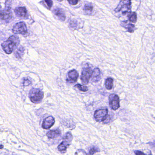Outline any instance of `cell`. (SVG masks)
Returning <instances> with one entry per match:
<instances>
[{
  "mask_svg": "<svg viewBox=\"0 0 155 155\" xmlns=\"http://www.w3.org/2000/svg\"><path fill=\"white\" fill-rule=\"evenodd\" d=\"M20 43L18 37L13 35L9 37L7 41L3 42L1 46L4 51L8 54H10L18 46Z\"/></svg>",
  "mask_w": 155,
  "mask_h": 155,
  "instance_id": "6da1fadb",
  "label": "cell"
},
{
  "mask_svg": "<svg viewBox=\"0 0 155 155\" xmlns=\"http://www.w3.org/2000/svg\"><path fill=\"white\" fill-rule=\"evenodd\" d=\"M132 0H121L114 11L116 13H121L122 15L130 13L132 9Z\"/></svg>",
  "mask_w": 155,
  "mask_h": 155,
  "instance_id": "7a4b0ae2",
  "label": "cell"
},
{
  "mask_svg": "<svg viewBox=\"0 0 155 155\" xmlns=\"http://www.w3.org/2000/svg\"><path fill=\"white\" fill-rule=\"evenodd\" d=\"M108 113V111L107 109H99L95 111L94 116L96 121L103 122L106 124L108 123L111 120Z\"/></svg>",
  "mask_w": 155,
  "mask_h": 155,
  "instance_id": "3957f363",
  "label": "cell"
},
{
  "mask_svg": "<svg viewBox=\"0 0 155 155\" xmlns=\"http://www.w3.org/2000/svg\"><path fill=\"white\" fill-rule=\"evenodd\" d=\"M29 96L32 102L35 104H38L43 99L44 93L39 89L32 88L29 92Z\"/></svg>",
  "mask_w": 155,
  "mask_h": 155,
  "instance_id": "277c9868",
  "label": "cell"
},
{
  "mask_svg": "<svg viewBox=\"0 0 155 155\" xmlns=\"http://www.w3.org/2000/svg\"><path fill=\"white\" fill-rule=\"evenodd\" d=\"M72 139L73 137L72 134L70 133H67L63 137V142L58 147V150L61 152L65 151L71 145Z\"/></svg>",
  "mask_w": 155,
  "mask_h": 155,
  "instance_id": "5b68a950",
  "label": "cell"
},
{
  "mask_svg": "<svg viewBox=\"0 0 155 155\" xmlns=\"http://www.w3.org/2000/svg\"><path fill=\"white\" fill-rule=\"evenodd\" d=\"M93 70L90 67L86 66L83 68L81 76V82L84 85H86L88 83L90 79L93 75Z\"/></svg>",
  "mask_w": 155,
  "mask_h": 155,
  "instance_id": "8992f818",
  "label": "cell"
},
{
  "mask_svg": "<svg viewBox=\"0 0 155 155\" xmlns=\"http://www.w3.org/2000/svg\"><path fill=\"white\" fill-rule=\"evenodd\" d=\"M13 18L11 8L8 4V1H6L5 9L1 11V19L3 22H8Z\"/></svg>",
  "mask_w": 155,
  "mask_h": 155,
  "instance_id": "52a82bcc",
  "label": "cell"
},
{
  "mask_svg": "<svg viewBox=\"0 0 155 155\" xmlns=\"http://www.w3.org/2000/svg\"><path fill=\"white\" fill-rule=\"evenodd\" d=\"M13 32L15 34L25 35L27 32V26L24 22H20L15 24L13 27Z\"/></svg>",
  "mask_w": 155,
  "mask_h": 155,
  "instance_id": "ba28073f",
  "label": "cell"
},
{
  "mask_svg": "<svg viewBox=\"0 0 155 155\" xmlns=\"http://www.w3.org/2000/svg\"><path fill=\"white\" fill-rule=\"evenodd\" d=\"M109 103L112 109L114 111L117 110L120 107L119 97L115 94L110 95L109 97Z\"/></svg>",
  "mask_w": 155,
  "mask_h": 155,
  "instance_id": "9c48e42d",
  "label": "cell"
},
{
  "mask_svg": "<svg viewBox=\"0 0 155 155\" xmlns=\"http://www.w3.org/2000/svg\"><path fill=\"white\" fill-rule=\"evenodd\" d=\"M55 120L54 118L52 116L46 117L43 121L42 124V128L44 129H49L54 124Z\"/></svg>",
  "mask_w": 155,
  "mask_h": 155,
  "instance_id": "30bf717a",
  "label": "cell"
},
{
  "mask_svg": "<svg viewBox=\"0 0 155 155\" xmlns=\"http://www.w3.org/2000/svg\"><path fill=\"white\" fill-rule=\"evenodd\" d=\"M79 74L76 70H72L68 72V77L67 78V82L69 83H74L77 81Z\"/></svg>",
  "mask_w": 155,
  "mask_h": 155,
  "instance_id": "8fae6325",
  "label": "cell"
},
{
  "mask_svg": "<svg viewBox=\"0 0 155 155\" xmlns=\"http://www.w3.org/2000/svg\"><path fill=\"white\" fill-rule=\"evenodd\" d=\"M14 11L18 17L22 18H27L29 16L27 11L25 7H18L15 9Z\"/></svg>",
  "mask_w": 155,
  "mask_h": 155,
  "instance_id": "7c38bea8",
  "label": "cell"
},
{
  "mask_svg": "<svg viewBox=\"0 0 155 155\" xmlns=\"http://www.w3.org/2000/svg\"><path fill=\"white\" fill-rule=\"evenodd\" d=\"M130 22H129L128 21H123V22H121V25L122 27L126 29L128 32L133 33L135 30H136V28L134 25H133V24Z\"/></svg>",
  "mask_w": 155,
  "mask_h": 155,
  "instance_id": "4fadbf2b",
  "label": "cell"
},
{
  "mask_svg": "<svg viewBox=\"0 0 155 155\" xmlns=\"http://www.w3.org/2000/svg\"><path fill=\"white\" fill-rule=\"evenodd\" d=\"M53 11L54 14L58 18L60 21L62 22L65 21L66 16L62 10L59 8H57L54 9Z\"/></svg>",
  "mask_w": 155,
  "mask_h": 155,
  "instance_id": "5bb4252c",
  "label": "cell"
},
{
  "mask_svg": "<svg viewBox=\"0 0 155 155\" xmlns=\"http://www.w3.org/2000/svg\"><path fill=\"white\" fill-rule=\"evenodd\" d=\"M61 135V131L59 129L55 130H49L46 133V136L48 138L54 139L59 137Z\"/></svg>",
  "mask_w": 155,
  "mask_h": 155,
  "instance_id": "9a60e30c",
  "label": "cell"
},
{
  "mask_svg": "<svg viewBox=\"0 0 155 155\" xmlns=\"http://www.w3.org/2000/svg\"><path fill=\"white\" fill-rule=\"evenodd\" d=\"M100 69L98 68H95L93 71V75L91 76V78L93 79V81L94 82H97L99 81L100 79Z\"/></svg>",
  "mask_w": 155,
  "mask_h": 155,
  "instance_id": "2e32d148",
  "label": "cell"
},
{
  "mask_svg": "<svg viewBox=\"0 0 155 155\" xmlns=\"http://www.w3.org/2000/svg\"><path fill=\"white\" fill-rule=\"evenodd\" d=\"M24 48L22 46H20L15 50L14 53L15 55L17 58H21L24 54Z\"/></svg>",
  "mask_w": 155,
  "mask_h": 155,
  "instance_id": "e0dca14e",
  "label": "cell"
},
{
  "mask_svg": "<svg viewBox=\"0 0 155 155\" xmlns=\"http://www.w3.org/2000/svg\"><path fill=\"white\" fill-rule=\"evenodd\" d=\"M105 86L106 88L108 90L112 89L113 86V79L112 78H108L106 79Z\"/></svg>",
  "mask_w": 155,
  "mask_h": 155,
  "instance_id": "ac0fdd59",
  "label": "cell"
},
{
  "mask_svg": "<svg viewBox=\"0 0 155 155\" xmlns=\"http://www.w3.org/2000/svg\"><path fill=\"white\" fill-rule=\"evenodd\" d=\"M128 17L129 22L133 23H136L137 21V15L136 13H130L129 14Z\"/></svg>",
  "mask_w": 155,
  "mask_h": 155,
  "instance_id": "d6986e66",
  "label": "cell"
},
{
  "mask_svg": "<svg viewBox=\"0 0 155 155\" xmlns=\"http://www.w3.org/2000/svg\"><path fill=\"white\" fill-rule=\"evenodd\" d=\"M75 87L78 88L81 91H83V92H86L88 89L86 86H84L81 85L79 84L76 85L75 86Z\"/></svg>",
  "mask_w": 155,
  "mask_h": 155,
  "instance_id": "ffe728a7",
  "label": "cell"
},
{
  "mask_svg": "<svg viewBox=\"0 0 155 155\" xmlns=\"http://www.w3.org/2000/svg\"><path fill=\"white\" fill-rule=\"evenodd\" d=\"M31 84H32V81L28 77L24 78L22 84L23 86H27L31 85Z\"/></svg>",
  "mask_w": 155,
  "mask_h": 155,
  "instance_id": "44dd1931",
  "label": "cell"
},
{
  "mask_svg": "<svg viewBox=\"0 0 155 155\" xmlns=\"http://www.w3.org/2000/svg\"><path fill=\"white\" fill-rule=\"evenodd\" d=\"M93 6L90 4H86L84 7V10L87 12H91L93 10Z\"/></svg>",
  "mask_w": 155,
  "mask_h": 155,
  "instance_id": "7402d4cb",
  "label": "cell"
},
{
  "mask_svg": "<svg viewBox=\"0 0 155 155\" xmlns=\"http://www.w3.org/2000/svg\"><path fill=\"white\" fill-rule=\"evenodd\" d=\"M99 150L97 148H96V147H93V148H92V149H90V151L89 153V154H90V155H93V154H94L95 153H96V152H98Z\"/></svg>",
  "mask_w": 155,
  "mask_h": 155,
  "instance_id": "603a6c76",
  "label": "cell"
},
{
  "mask_svg": "<svg viewBox=\"0 0 155 155\" xmlns=\"http://www.w3.org/2000/svg\"><path fill=\"white\" fill-rule=\"evenodd\" d=\"M45 2L46 3L47 6H48L49 8H51L53 6V2L52 0H44Z\"/></svg>",
  "mask_w": 155,
  "mask_h": 155,
  "instance_id": "cb8c5ba5",
  "label": "cell"
},
{
  "mask_svg": "<svg viewBox=\"0 0 155 155\" xmlns=\"http://www.w3.org/2000/svg\"><path fill=\"white\" fill-rule=\"evenodd\" d=\"M70 4L72 5H76L78 3L79 0H67Z\"/></svg>",
  "mask_w": 155,
  "mask_h": 155,
  "instance_id": "d4e9b609",
  "label": "cell"
},
{
  "mask_svg": "<svg viewBox=\"0 0 155 155\" xmlns=\"http://www.w3.org/2000/svg\"><path fill=\"white\" fill-rule=\"evenodd\" d=\"M70 26L74 28L77 27V22L75 20H72L70 22Z\"/></svg>",
  "mask_w": 155,
  "mask_h": 155,
  "instance_id": "484cf974",
  "label": "cell"
},
{
  "mask_svg": "<svg viewBox=\"0 0 155 155\" xmlns=\"http://www.w3.org/2000/svg\"><path fill=\"white\" fill-rule=\"evenodd\" d=\"M135 154L136 155H140V154H144V152H142L141 151H135L134 152Z\"/></svg>",
  "mask_w": 155,
  "mask_h": 155,
  "instance_id": "4316f807",
  "label": "cell"
},
{
  "mask_svg": "<svg viewBox=\"0 0 155 155\" xmlns=\"http://www.w3.org/2000/svg\"><path fill=\"white\" fill-rule=\"evenodd\" d=\"M2 147H3V146H2V145H1V149H2Z\"/></svg>",
  "mask_w": 155,
  "mask_h": 155,
  "instance_id": "83f0119b",
  "label": "cell"
},
{
  "mask_svg": "<svg viewBox=\"0 0 155 155\" xmlns=\"http://www.w3.org/2000/svg\"></svg>",
  "mask_w": 155,
  "mask_h": 155,
  "instance_id": "f1b7e54d",
  "label": "cell"
}]
</instances>
